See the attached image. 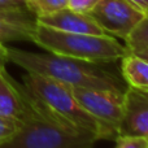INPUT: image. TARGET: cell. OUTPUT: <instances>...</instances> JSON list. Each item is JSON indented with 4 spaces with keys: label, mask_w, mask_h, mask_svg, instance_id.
<instances>
[{
    "label": "cell",
    "mask_w": 148,
    "mask_h": 148,
    "mask_svg": "<svg viewBox=\"0 0 148 148\" xmlns=\"http://www.w3.org/2000/svg\"><path fill=\"white\" fill-rule=\"evenodd\" d=\"M131 52V51H130ZM134 53H136L138 56L143 57L148 61V48H144V49H139V51H134Z\"/></svg>",
    "instance_id": "obj_20"
},
{
    "label": "cell",
    "mask_w": 148,
    "mask_h": 148,
    "mask_svg": "<svg viewBox=\"0 0 148 148\" xmlns=\"http://www.w3.org/2000/svg\"><path fill=\"white\" fill-rule=\"evenodd\" d=\"M88 14L105 34L126 40L146 13L130 0H99Z\"/></svg>",
    "instance_id": "obj_5"
},
{
    "label": "cell",
    "mask_w": 148,
    "mask_h": 148,
    "mask_svg": "<svg viewBox=\"0 0 148 148\" xmlns=\"http://www.w3.org/2000/svg\"><path fill=\"white\" fill-rule=\"evenodd\" d=\"M99 0H68V8L81 13H90Z\"/></svg>",
    "instance_id": "obj_16"
},
{
    "label": "cell",
    "mask_w": 148,
    "mask_h": 148,
    "mask_svg": "<svg viewBox=\"0 0 148 148\" xmlns=\"http://www.w3.org/2000/svg\"><path fill=\"white\" fill-rule=\"evenodd\" d=\"M21 122L18 120L7 118L0 116V144L9 140L13 135L18 131Z\"/></svg>",
    "instance_id": "obj_14"
},
{
    "label": "cell",
    "mask_w": 148,
    "mask_h": 148,
    "mask_svg": "<svg viewBox=\"0 0 148 148\" xmlns=\"http://www.w3.org/2000/svg\"><path fill=\"white\" fill-rule=\"evenodd\" d=\"M36 17L27 8L0 9V42H33Z\"/></svg>",
    "instance_id": "obj_9"
},
{
    "label": "cell",
    "mask_w": 148,
    "mask_h": 148,
    "mask_svg": "<svg viewBox=\"0 0 148 148\" xmlns=\"http://www.w3.org/2000/svg\"><path fill=\"white\" fill-rule=\"evenodd\" d=\"M23 113V100L21 96L18 82L8 74L0 72V116L13 120H21Z\"/></svg>",
    "instance_id": "obj_10"
},
{
    "label": "cell",
    "mask_w": 148,
    "mask_h": 148,
    "mask_svg": "<svg viewBox=\"0 0 148 148\" xmlns=\"http://www.w3.org/2000/svg\"><path fill=\"white\" fill-rule=\"evenodd\" d=\"M25 5L38 18L66 8L68 0H25Z\"/></svg>",
    "instance_id": "obj_12"
},
{
    "label": "cell",
    "mask_w": 148,
    "mask_h": 148,
    "mask_svg": "<svg viewBox=\"0 0 148 148\" xmlns=\"http://www.w3.org/2000/svg\"><path fill=\"white\" fill-rule=\"evenodd\" d=\"M26 8L25 0H0V9H16Z\"/></svg>",
    "instance_id": "obj_17"
},
{
    "label": "cell",
    "mask_w": 148,
    "mask_h": 148,
    "mask_svg": "<svg viewBox=\"0 0 148 148\" xmlns=\"http://www.w3.org/2000/svg\"><path fill=\"white\" fill-rule=\"evenodd\" d=\"M72 90L75 99L87 113L117 134L123 116L125 92L86 87H72Z\"/></svg>",
    "instance_id": "obj_6"
},
{
    "label": "cell",
    "mask_w": 148,
    "mask_h": 148,
    "mask_svg": "<svg viewBox=\"0 0 148 148\" xmlns=\"http://www.w3.org/2000/svg\"><path fill=\"white\" fill-rule=\"evenodd\" d=\"M5 62H7V47L0 42V72L5 69Z\"/></svg>",
    "instance_id": "obj_18"
},
{
    "label": "cell",
    "mask_w": 148,
    "mask_h": 148,
    "mask_svg": "<svg viewBox=\"0 0 148 148\" xmlns=\"http://www.w3.org/2000/svg\"><path fill=\"white\" fill-rule=\"evenodd\" d=\"M117 134V136H142L148 139V90L127 86L123 116Z\"/></svg>",
    "instance_id": "obj_7"
},
{
    "label": "cell",
    "mask_w": 148,
    "mask_h": 148,
    "mask_svg": "<svg viewBox=\"0 0 148 148\" xmlns=\"http://www.w3.org/2000/svg\"><path fill=\"white\" fill-rule=\"evenodd\" d=\"M23 113L18 131L0 148H92L97 139L55 113L18 83Z\"/></svg>",
    "instance_id": "obj_1"
},
{
    "label": "cell",
    "mask_w": 148,
    "mask_h": 148,
    "mask_svg": "<svg viewBox=\"0 0 148 148\" xmlns=\"http://www.w3.org/2000/svg\"><path fill=\"white\" fill-rule=\"evenodd\" d=\"M33 42L47 52L96 64L121 60L129 49L110 35L64 33L36 22Z\"/></svg>",
    "instance_id": "obj_3"
},
{
    "label": "cell",
    "mask_w": 148,
    "mask_h": 148,
    "mask_svg": "<svg viewBox=\"0 0 148 148\" xmlns=\"http://www.w3.org/2000/svg\"><path fill=\"white\" fill-rule=\"evenodd\" d=\"M36 22L47 27L55 29V30L64 31V33L108 35L88 13L75 12L68 7L52 14L38 17Z\"/></svg>",
    "instance_id": "obj_8"
},
{
    "label": "cell",
    "mask_w": 148,
    "mask_h": 148,
    "mask_svg": "<svg viewBox=\"0 0 148 148\" xmlns=\"http://www.w3.org/2000/svg\"><path fill=\"white\" fill-rule=\"evenodd\" d=\"M130 1H133L136 7L140 8L146 14H148V0H130Z\"/></svg>",
    "instance_id": "obj_19"
},
{
    "label": "cell",
    "mask_w": 148,
    "mask_h": 148,
    "mask_svg": "<svg viewBox=\"0 0 148 148\" xmlns=\"http://www.w3.org/2000/svg\"><path fill=\"white\" fill-rule=\"evenodd\" d=\"M121 74L129 87L148 90V61L129 51L121 59Z\"/></svg>",
    "instance_id": "obj_11"
},
{
    "label": "cell",
    "mask_w": 148,
    "mask_h": 148,
    "mask_svg": "<svg viewBox=\"0 0 148 148\" xmlns=\"http://www.w3.org/2000/svg\"><path fill=\"white\" fill-rule=\"evenodd\" d=\"M22 84L55 113L72 122L81 130L94 135L97 140L117 139V134L112 129L92 117L82 108L70 86L34 73H26L22 77Z\"/></svg>",
    "instance_id": "obj_4"
},
{
    "label": "cell",
    "mask_w": 148,
    "mask_h": 148,
    "mask_svg": "<svg viewBox=\"0 0 148 148\" xmlns=\"http://www.w3.org/2000/svg\"><path fill=\"white\" fill-rule=\"evenodd\" d=\"M116 148H148V139L142 136H117Z\"/></svg>",
    "instance_id": "obj_15"
},
{
    "label": "cell",
    "mask_w": 148,
    "mask_h": 148,
    "mask_svg": "<svg viewBox=\"0 0 148 148\" xmlns=\"http://www.w3.org/2000/svg\"><path fill=\"white\" fill-rule=\"evenodd\" d=\"M7 61L26 70L61 82L70 87L113 90L125 92L127 84L122 78L101 66V64L88 62L53 53H35L18 48L7 47Z\"/></svg>",
    "instance_id": "obj_2"
},
{
    "label": "cell",
    "mask_w": 148,
    "mask_h": 148,
    "mask_svg": "<svg viewBox=\"0 0 148 148\" xmlns=\"http://www.w3.org/2000/svg\"><path fill=\"white\" fill-rule=\"evenodd\" d=\"M125 46L129 51H139V49L148 48V14L136 25L133 33L125 40Z\"/></svg>",
    "instance_id": "obj_13"
}]
</instances>
